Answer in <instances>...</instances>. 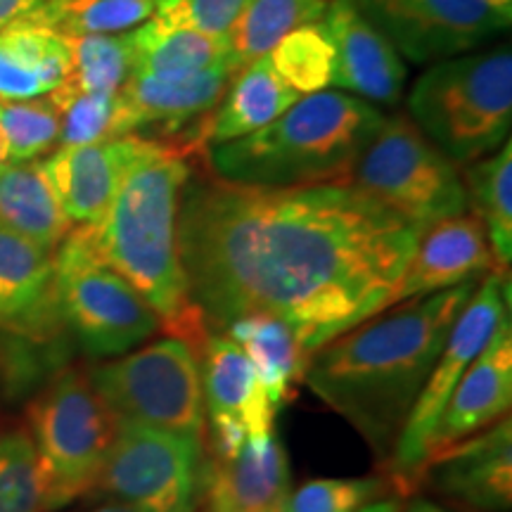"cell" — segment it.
Listing matches in <instances>:
<instances>
[{
  "label": "cell",
  "instance_id": "cell-1",
  "mask_svg": "<svg viewBox=\"0 0 512 512\" xmlns=\"http://www.w3.org/2000/svg\"><path fill=\"white\" fill-rule=\"evenodd\" d=\"M422 230L349 181L185 185L178 245L207 330L247 313L290 323L306 354L394 306Z\"/></svg>",
  "mask_w": 512,
  "mask_h": 512
},
{
  "label": "cell",
  "instance_id": "cell-2",
  "mask_svg": "<svg viewBox=\"0 0 512 512\" xmlns=\"http://www.w3.org/2000/svg\"><path fill=\"white\" fill-rule=\"evenodd\" d=\"M475 283L408 299L313 351L304 382L389 460Z\"/></svg>",
  "mask_w": 512,
  "mask_h": 512
},
{
  "label": "cell",
  "instance_id": "cell-3",
  "mask_svg": "<svg viewBox=\"0 0 512 512\" xmlns=\"http://www.w3.org/2000/svg\"><path fill=\"white\" fill-rule=\"evenodd\" d=\"M190 174L178 152L159 145L126 171L110 209L86 228L102 264L157 311L162 330L200 354L209 330L190 304L178 245V214Z\"/></svg>",
  "mask_w": 512,
  "mask_h": 512
},
{
  "label": "cell",
  "instance_id": "cell-4",
  "mask_svg": "<svg viewBox=\"0 0 512 512\" xmlns=\"http://www.w3.org/2000/svg\"><path fill=\"white\" fill-rule=\"evenodd\" d=\"M382 121L354 95L311 93L259 131L211 147V166L221 181L259 188L349 181Z\"/></svg>",
  "mask_w": 512,
  "mask_h": 512
},
{
  "label": "cell",
  "instance_id": "cell-5",
  "mask_svg": "<svg viewBox=\"0 0 512 512\" xmlns=\"http://www.w3.org/2000/svg\"><path fill=\"white\" fill-rule=\"evenodd\" d=\"M411 121L451 162L465 164L510 138L512 55L448 57L415 81Z\"/></svg>",
  "mask_w": 512,
  "mask_h": 512
},
{
  "label": "cell",
  "instance_id": "cell-6",
  "mask_svg": "<svg viewBox=\"0 0 512 512\" xmlns=\"http://www.w3.org/2000/svg\"><path fill=\"white\" fill-rule=\"evenodd\" d=\"M349 183L420 230L465 214L467 188L456 164L411 119H384Z\"/></svg>",
  "mask_w": 512,
  "mask_h": 512
},
{
  "label": "cell",
  "instance_id": "cell-7",
  "mask_svg": "<svg viewBox=\"0 0 512 512\" xmlns=\"http://www.w3.org/2000/svg\"><path fill=\"white\" fill-rule=\"evenodd\" d=\"M91 384L119 422L195 439L204 434L200 354L181 337H164L91 368Z\"/></svg>",
  "mask_w": 512,
  "mask_h": 512
},
{
  "label": "cell",
  "instance_id": "cell-8",
  "mask_svg": "<svg viewBox=\"0 0 512 512\" xmlns=\"http://www.w3.org/2000/svg\"><path fill=\"white\" fill-rule=\"evenodd\" d=\"M55 285L64 325L88 356H121L162 328L157 311L102 264L86 226L69 230L55 249Z\"/></svg>",
  "mask_w": 512,
  "mask_h": 512
},
{
  "label": "cell",
  "instance_id": "cell-9",
  "mask_svg": "<svg viewBox=\"0 0 512 512\" xmlns=\"http://www.w3.org/2000/svg\"><path fill=\"white\" fill-rule=\"evenodd\" d=\"M29 422L53 510L91 494L117 432V418L95 392L88 373L57 370L31 401Z\"/></svg>",
  "mask_w": 512,
  "mask_h": 512
},
{
  "label": "cell",
  "instance_id": "cell-10",
  "mask_svg": "<svg viewBox=\"0 0 512 512\" xmlns=\"http://www.w3.org/2000/svg\"><path fill=\"white\" fill-rule=\"evenodd\" d=\"M508 309V278H503V271L486 273L482 285L470 294V299L453 320L444 349L439 351L437 363H434L432 373L427 377L413 411L408 413L399 439H396L389 463H392L394 477L401 482L403 491L411 489L415 470L427 458V444H430L434 427H437L453 389L463 380L472 361L482 354V349L494 337V332L501 328L505 320H510Z\"/></svg>",
  "mask_w": 512,
  "mask_h": 512
},
{
  "label": "cell",
  "instance_id": "cell-11",
  "mask_svg": "<svg viewBox=\"0 0 512 512\" xmlns=\"http://www.w3.org/2000/svg\"><path fill=\"white\" fill-rule=\"evenodd\" d=\"M200 479V441L117 420L93 491L155 512H192Z\"/></svg>",
  "mask_w": 512,
  "mask_h": 512
},
{
  "label": "cell",
  "instance_id": "cell-12",
  "mask_svg": "<svg viewBox=\"0 0 512 512\" xmlns=\"http://www.w3.org/2000/svg\"><path fill=\"white\" fill-rule=\"evenodd\" d=\"M354 5L411 62L448 60L508 27L486 0H354Z\"/></svg>",
  "mask_w": 512,
  "mask_h": 512
},
{
  "label": "cell",
  "instance_id": "cell-13",
  "mask_svg": "<svg viewBox=\"0 0 512 512\" xmlns=\"http://www.w3.org/2000/svg\"><path fill=\"white\" fill-rule=\"evenodd\" d=\"M430 479L441 496L472 512H508L512 503V430L498 420L489 432L434 453L411 479Z\"/></svg>",
  "mask_w": 512,
  "mask_h": 512
},
{
  "label": "cell",
  "instance_id": "cell-14",
  "mask_svg": "<svg viewBox=\"0 0 512 512\" xmlns=\"http://www.w3.org/2000/svg\"><path fill=\"white\" fill-rule=\"evenodd\" d=\"M159 145L157 140L131 133L95 145L55 150L43 169L67 219L79 226H95L110 209L126 171Z\"/></svg>",
  "mask_w": 512,
  "mask_h": 512
},
{
  "label": "cell",
  "instance_id": "cell-15",
  "mask_svg": "<svg viewBox=\"0 0 512 512\" xmlns=\"http://www.w3.org/2000/svg\"><path fill=\"white\" fill-rule=\"evenodd\" d=\"M62 328L55 252L0 228V330L53 342Z\"/></svg>",
  "mask_w": 512,
  "mask_h": 512
},
{
  "label": "cell",
  "instance_id": "cell-16",
  "mask_svg": "<svg viewBox=\"0 0 512 512\" xmlns=\"http://www.w3.org/2000/svg\"><path fill=\"white\" fill-rule=\"evenodd\" d=\"M510 403L512 335L510 320H505L453 389L427 444V458L496 425L498 420H503V415H508Z\"/></svg>",
  "mask_w": 512,
  "mask_h": 512
},
{
  "label": "cell",
  "instance_id": "cell-17",
  "mask_svg": "<svg viewBox=\"0 0 512 512\" xmlns=\"http://www.w3.org/2000/svg\"><path fill=\"white\" fill-rule=\"evenodd\" d=\"M323 22L337 53L332 83L361 98L394 105L403 93L406 67L382 31L358 12L354 0H332L325 5Z\"/></svg>",
  "mask_w": 512,
  "mask_h": 512
},
{
  "label": "cell",
  "instance_id": "cell-18",
  "mask_svg": "<svg viewBox=\"0 0 512 512\" xmlns=\"http://www.w3.org/2000/svg\"><path fill=\"white\" fill-rule=\"evenodd\" d=\"M494 266L484 223L475 214H458L422 230L418 247L403 273L394 304L475 283Z\"/></svg>",
  "mask_w": 512,
  "mask_h": 512
},
{
  "label": "cell",
  "instance_id": "cell-19",
  "mask_svg": "<svg viewBox=\"0 0 512 512\" xmlns=\"http://www.w3.org/2000/svg\"><path fill=\"white\" fill-rule=\"evenodd\" d=\"M238 72V62L230 57L185 81H159L131 74L117 93V138L150 126L176 131L188 121L200 119L221 102Z\"/></svg>",
  "mask_w": 512,
  "mask_h": 512
},
{
  "label": "cell",
  "instance_id": "cell-20",
  "mask_svg": "<svg viewBox=\"0 0 512 512\" xmlns=\"http://www.w3.org/2000/svg\"><path fill=\"white\" fill-rule=\"evenodd\" d=\"M290 496V460L273 432L249 434L230 460H211L204 475V508L283 512Z\"/></svg>",
  "mask_w": 512,
  "mask_h": 512
},
{
  "label": "cell",
  "instance_id": "cell-21",
  "mask_svg": "<svg viewBox=\"0 0 512 512\" xmlns=\"http://www.w3.org/2000/svg\"><path fill=\"white\" fill-rule=\"evenodd\" d=\"M202 358V394L209 418L240 420L249 434L273 432L278 411L245 351L221 332H209Z\"/></svg>",
  "mask_w": 512,
  "mask_h": 512
},
{
  "label": "cell",
  "instance_id": "cell-22",
  "mask_svg": "<svg viewBox=\"0 0 512 512\" xmlns=\"http://www.w3.org/2000/svg\"><path fill=\"white\" fill-rule=\"evenodd\" d=\"M72 72L67 36L22 17L0 29V102L41 98Z\"/></svg>",
  "mask_w": 512,
  "mask_h": 512
},
{
  "label": "cell",
  "instance_id": "cell-23",
  "mask_svg": "<svg viewBox=\"0 0 512 512\" xmlns=\"http://www.w3.org/2000/svg\"><path fill=\"white\" fill-rule=\"evenodd\" d=\"M299 98L302 95L275 74L268 55L259 57L233 76L219 112L204 121L202 136L211 147L233 143L271 124Z\"/></svg>",
  "mask_w": 512,
  "mask_h": 512
},
{
  "label": "cell",
  "instance_id": "cell-24",
  "mask_svg": "<svg viewBox=\"0 0 512 512\" xmlns=\"http://www.w3.org/2000/svg\"><path fill=\"white\" fill-rule=\"evenodd\" d=\"M226 337L252 361L275 411L292 401L294 384L304 380L309 354L290 323L273 313H247L228 323Z\"/></svg>",
  "mask_w": 512,
  "mask_h": 512
},
{
  "label": "cell",
  "instance_id": "cell-25",
  "mask_svg": "<svg viewBox=\"0 0 512 512\" xmlns=\"http://www.w3.org/2000/svg\"><path fill=\"white\" fill-rule=\"evenodd\" d=\"M0 228L55 252L72 230L43 162L5 164L0 171Z\"/></svg>",
  "mask_w": 512,
  "mask_h": 512
},
{
  "label": "cell",
  "instance_id": "cell-26",
  "mask_svg": "<svg viewBox=\"0 0 512 512\" xmlns=\"http://www.w3.org/2000/svg\"><path fill=\"white\" fill-rule=\"evenodd\" d=\"M133 34V76L185 81L230 60L226 36H207L183 27H164L147 19Z\"/></svg>",
  "mask_w": 512,
  "mask_h": 512
},
{
  "label": "cell",
  "instance_id": "cell-27",
  "mask_svg": "<svg viewBox=\"0 0 512 512\" xmlns=\"http://www.w3.org/2000/svg\"><path fill=\"white\" fill-rule=\"evenodd\" d=\"M328 0H245L228 31V46L238 67L266 57L302 24L318 22Z\"/></svg>",
  "mask_w": 512,
  "mask_h": 512
},
{
  "label": "cell",
  "instance_id": "cell-28",
  "mask_svg": "<svg viewBox=\"0 0 512 512\" xmlns=\"http://www.w3.org/2000/svg\"><path fill=\"white\" fill-rule=\"evenodd\" d=\"M157 10V0H43L24 15L67 38L124 34Z\"/></svg>",
  "mask_w": 512,
  "mask_h": 512
},
{
  "label": "cell",
  "instance_id": "cell-29",
  "mask_svg": "<svg viewBox=\"0 0 512 512\" xmlns=\"http://www.w3.org/2000/svg\"><path fill=\"white\" fill-rule=\"evenodd\" d=\"M467 202L475 207V216L484 223L491 254L498 271L510 266L512 259V147L505 140L503 150L494 157L472 166L465 181Z\"/></svg>",
  "mask_w": 512,
  "mask_h": 512
},
{
  "label": "cell",
  "instance_id": "cell-30",
  "mask_svg": "<svg viewBox=\"0 0 512 512\" xmlns=\"http://www.w3.org/2000/svg\"><path fill=\"white\" fill-rule=\"evenodd\" d=\"M268 60H271L275 74L302 98L325 91L335 79V41H332L323 19L290 31L268 53Z\"/></svg>",
  "mask_w": 512,
  "mask_h": 512
},
{
  "label": "cell",
  "instance_id": "cell-31",
  "mask_svg": "<svg viewBox=\"0 0 512 512\" xmlns=\"http://www.w3.org/2000/svg\"><path fill=\"white\" fill-rule=\"evenodd\" d=\"M72 43V72L60 86L74 93H119L133 69V34L81 36Z\"/></svg>",
  "mask_w": 512,
  "mask_h": 512
},
{
  "label": "cell",
  "instance_id": "cell-32",
  "mask_svg": "<svg viewBox=\"0 0 512 512\" xmlns=\"http://www.w3.org/2000/svg\"><path fill=\"white\" fill-rule=\"evenodd\" d=\"M50 505L48 477L34 439L27 432L0 437V512H46Z\"/></svg>",
  "mask_w": 512,
  "mask_h": 512
},
{
  "label": "cell",
  "instance_id": "cell-33",
  "mask_svg": "<svg viewBox=\"0 0 512 512\" xmlns=\"http://www.w3.org/2000/svg\"><path fill=\"white\" fill-rule=\"evenodd\" d=\"M0 140L5 162H34L60 140V110L50 95L0 102Z\"/></svg>",
  "mask_w": 512,
  "mask_h": 512
},
{
  "label": "cell",
  "instance_id": "cell-34",
  "mask_svg": "<svg viewBox=\"0 0 512 512\" xmlns=\"http://www.w3.org/2000/svg\"><path fill=\"white\" fill-rule=\"evenodd\" d=\"M48 95L60 110L57 150L117 138V93H74L57 86Z\"/></svg>",
  "mask_w": 512,
  "mask_h": 512
},
{
  "label": "cell",
  "instance_id": "cell-35",
  "mask_svg": "<svg viewBox=\"0 0 512 512\" xmlns=\"http://www.w3.org/2000/svg\"><path fill=\"white\" fill-rule=\"evenodd\" d=\"M62 339H38L0 330V387L10 399L31 392L62 366Z\"/></svg>",
  "mask_w": 512,
  "mask_h": 512
},
{
  "label": "cell",
  "instance_id": "cell-36",
  "mask_svg": "<svg viewBox=\"0 0 512 512\" xmlns=\"http://www.w3.org/2000/svg\"><path fill=\"white\" fill-rule=\"evenodd\" d=\"M382 479H311L290 491L283 512H358L384 494Z\"/></svg>",
  "mask_w": 512,
  "mask_h": 512
},
{
  "label": "cell",
  "instance_id": "cell-37",
  "mask_svg": "<svg viewBox=\"0 0 512 512\" xmlns=\"http://www.w3.org/2000/svg\"><path fill=\"white\" fill-rule=\"evenodd\" d=\"M245 0H157L152 19L164 27H183L207 36H228Z\"/></svg>",
  "mask_w": 512,
  "mask_h": 512
},
{
  "label": "cell",
  "instance_id": "cell-38",
  "mask_svg": "<svg viewBox=\"0 0 512 512\" xmlns=\"http://www.w3.org/2000/svg\"><path fill=\"white\" fill-rule=\"evenodd\" d=\"M43 0H0V29H5L8 24L17 22L24 15H29L31 10H36Z\"/></svg>",
  "mask_w": 512,
  "mask_h": 512
},
{
  "label": "cell",
  "instance_id": "cell-39",
  "mask_svg": "<svg viewBox=\"0 0 512 512\" xmlns=\"http://www.w3.org/2000/svg\"><path fill=\"white\" fill-rule=\"evenodd\" d=\"M358 512H403L401 505L396 501H387V498H377V501L363 505Z\"/></svg>",
  "mask_w": 512,
  "mask_h": 512
},
{
  "label": "cell",
  "instance_id": "cell-40",
  "mask_svg": "<svg viewBox=\"0 0 512 512\" xmlns=\"http://www.w3.org/2000/svg\"><path fill=\"white\" fill-rule=\"evenodd\" d=\"M93 512H155V510H147V508H143V505H133V503H119V501H114V503L102 505V508L93 510Z\"/></svg>",
  "mask_w": 512,
  "mask_h": 512
},
{
  "label": "cell",
  "instance_id": "cell-41",
  "mask_svg": "<svg viewBox=\"0 0 512 512\" xmlns=\"http://www.w3.org/2000/svg\"><path fill=\"white\" fill-rule=\"evenodd\" d=\"M406 512H446V510L439 508L437 503L425 501V498H415V501H411V505L406 508Z\"/></svg>",
  "mask_w": 512,
  "mask_h": 512
},
{
  "label": "cell",
  "instance_id": "cell-42",
  "mask_svg": "<svg viewBox=\"0 0 512 512\" xmlns=\"http://www.w3.org/2000/svg\"><path fill=\"white\" fill-rule=\"evenodd\" d=\"M486 5H489L491 10H496L498 15L503 19H508L510 22V15H512V0H486Z\"/></svg>",
  "mask_w": 512,
  "mask_h": 512
},
{
  "label": "cell",
  "instance_id": "cell-43",
  "mask_svg": "<svg viewBox=\"0 0 512 512\" xmlns=\"http://www.w3.org/2000/svg\"><path fill=\"white\" fill-rule=\"evenodd\" d=\"M204 512H266V510H238V508H216V510H207V508H204Z\"/></svg>",
  "mask_w": 512,
  "mask_h": 512
},
{
  "label": "cell",
  "instance_id": "cell-44",
  "mask_svg": "<svg viewBox=\"0 0 512 512\" xmlns=\"http://www.w3.org/2000/svg\"><path fill=\"white\" fill-rule=\"evenodd\" d=\"M5 164H8V162H5V150H3V140H0V171H3V169H5Z\"/></svg>",
  "mask_w": 512,
  "mask_h": 512
}]
</instances>
